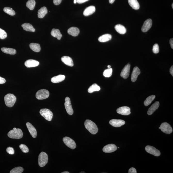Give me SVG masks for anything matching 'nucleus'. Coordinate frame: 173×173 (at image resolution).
Wrapping results in <instances>:
<instances>
[{
    "mask_svg": "<svg viewBox=\"0 0 173 173\" xmlns=\"http://www.w3.org/2000/svg\"><path fill=\"white\" fill-rule=\"evenodd\" d=\"M25 65L28 68L36 67L39 65V62L34 60L29 59L26 61Z\"/></svg>",
    "mask_w": 173,
    "mask_h": 173,
    "instance_id": "nucleus-17",
    "label": "nucleus"
},
{
    "mask_svg": "<svg viewBox=\"0 0 173 173\" xmlns=\"http://www.w3.org/2000/svg\"><path fill=\"white\" fill-rule=\"evenodd\" d=\"M115 29L120 34H124L126 33V30L125 27L122 25L118 24L116 25Z\"/></svg>",
    "mask_w": 173,
    "mask_h": 173,
    "instance_id": "nucleus-26",
    "label": "nucleus"
},
{
    "mask_svg": "<svg viewBox=\"0 0 173 173\" xmlns=\"http://www.w3.org/2000/svg\"><path fill=\"white\" fill-rule=\"evenodd\" d=\"M6 152L10 155H14V150L13 147H9L6 149Z\"/></svg>",
    "mask_w": 173,
    "mask_h": 173,
    "instance_id": "nucleus-41",
    "label": "nucleus"
},
{
    "mask_svg": "<svg viewBox=\"0 0 173 173\" xmlns=\"http://www.w3.org/2000/svg\"><path fill=\"white\" fill-rule=\"evenodd\" d=\"M115 0H109V2L110 4H113Z\"/></svg>",
    "mask_w": 173,
    "mask_h": 173,
    "instance_id": "nucleus-48",
    "label": "nucleus"
},
{
    "mask_svg": "<svg viewBox=\"0 0 173 173\" xmlns=\"http://www.w3.org/2000/svg\"><path fill=\"white\" fill-rule=\"evenodd\" d=\"M80 173H85V172H80Z\"/></svg>",
    "mask_w": 173,
    "mask_h": 173,
    "instance_id": "nucleus-52",
    "label": "nucleus"
},
{
    "mask_svg": "<svg viewBox=\"0 0 173 173\" xmlns=\"http://www.w3.org/2000/svg\"><path fill=\"white\" fill-rule=\"evenodd\" d=\"M8 136L9 138L13 139H19L22 137L23 133L20 129L14 128L13 130H11L9 132Z\"/></svg>",
    "mask_w": 173,
    "mask_h": 173,
    "instance_id": "nucleus-2",
    "label": "nucleus"
},
{
    "mask_svg": "<svg viewBox=\"0 0 173 173\" xmlns=\"http://www.w3.org/2000/svg\"><path fill=\"white\" fill-rule=\"evenodd\" d=\"M26 125L32 136L33 138H36L37 135V132L36 129L30 122H27Z\"/></svg>",
    "mask_w": 173,
    "mask_h": 173,
    "instance_id": "nucleus-16",
    "label": "nucleus"
},
{
    "mask_svg": "<svg viewBox=\"0 0 173 173\" xmlns=\"http://www.w3.org/2000/svg\"><path fill=\"white\" fill-rule=\"evenodd\" d=\"M16 97L13 94H8L4 97L5 104L6 106L9 107H13L16 101Z\"/></svg>",
    "mask_w": 173,
    "mask_h": 173,
    "instance_id": "nucleus-3",
    "label": "nucleus"
},
{
    "mask_svg": "<svg viewBox=\"0 0 173 173\" xmlns=\"http://www.w3.org/2000/svg\"><path fill=\"white\" fill-rule=\"evenodd\" d=\"M152 25V20L148 19L146 20L144 23L142 28V31L143 32H146L151 28Z\"/></svg>",
    "mask_w": 173,
    "mask_h": 173,
    "instance_id": "nucleus-15",
    "label": "nucleus"
},
{
    "mask_svg": "<svg viewBox=\"0 0 173 173\" xmlns=\"http://www.w3.org/2000/svg\"><path fill=\"white\" fill-rule=\"evenodd\" d=\"M85 127L89 132L92 134H95L98 133V129L94 122L90 120H86L84 123Z\"/></svg>",
    "mask_w": 173,
    "mask_h": 173,
    "instance_id": "nucleus-1",
    "label": "nucleus"
},
{
    "mask_svg": "<svg viewBox=\"0 0 173 173\" xmlns=\"http://www.w3.org/2000/svg\"><path fill=\"white\" fill-rule=\"evenodd\" d=\"M155 98V95H152L148 97L144 102V104L145 106H147L150 105L152 101L154 100Z\"/></svg>",
    "mask_w": 173,
    "mask_h": 173,
    "instance_id": "nucleus-34",
    "label": "nucleus"
},
{
    "mask_svg": "<svg viewBox=\"0 0 173 173\" xmlns=\"http://www.w3.org/2000/svg\"><path fill=\"white\" fill-rule=\"evenodd\" d=\"M68 33L73 36L76 37L79 34L80 30L78 28L72 27L68 30Z\"/></svg>",
    "mask_w": 173,
    "mask_h": 173,
    "instance_id": "nucleus-21",
    "label": "nucleus"
},
{
    "mask_svg": "<svg viewBox=\"0 0 173 173\" xmlns=\"http://www.w3.org/2000/svg\"><path fill=\"white\" fill-rule=\"evenodd\" d=\"M128 2L132 9L135 10H138L139 9V4L137 0H128Z\"/></svg>",
    "mask_w": 173,
    "mask_h": 173,
    "instance_id": "nucleus-27",
    "label": "nucleus"
},
{
    "mask_svg": "<svg viewBox=\"0 0 173 173\" xmlns=\"http://www.w3.org/2000/svg\"><path fill=\"white\" fill-rule=\"evenodd\" d=\"M65 106L66 112L69 115H73L74 111L72 107L70 98L69 97H66L65 99Z\"/></svg>",
    "mask_w": 173,
    "mask_h": 173,
    "instance_id": "nucleus-8",
    "label": "nucleus"
},
{
    "mask_svg": "<svg viewBox=\"0 0 173 173\" xmlns=\"http://www.w3.org/2000/svg\"><path fill=\"white\" fill-rule=\"evenodd\" d=\"M4 11L9 15L11 16H14L15 15V12L10 7H5L3 9Z\"/></svg>",
    "mask_w": 173,
    "mask_h": 173,
    "instance_id": "nucleus-35",
    "label": "nucleus"
},
{
    "mask_svg": "<svg viewBox=\"0 0 173 173\" xmlns=\"http://www.w3.org/2000/svg\"><path fill=\"white\" fill-rule=\"evenodd\" d=\"M62 173H69L68 171H64V172H62Z\"/></svg>",
    "mask_w": 173,
    "mask_h": 173,
    "instance_id": "nucleus-51",
    "label": "nucleus"
},
{
    "mask_svg": "<svg viewBox=\"0 0 173 173\" xmlns=\"http://www.w3.org/2000/svg\"><path fill=\"white\" fill-rule=\"evenodd\" d=\"M50 93L46 89H42L38 90L36 94V97L38 100H43L48 98Z\"/></svg>",
    "mask_w": 173,
    "mask_h": 173,
    "instance_id": "nucleus-6",
    "label": "nucleus"
},
{
    "mask_svg": "<svg viewBox=\"0 0 173 173\" xmlns=\"http://www.w3.org/2000/svg\"><path fill=\"white\" fill-rule=\"evenodd\" d=\"M172 8H173V3L172 4Z\"/></svg>",
    "mask_w": 173,
    "mask_h": 173,
    "instance_id": "nucleus-53",
    "label": "nucleus"
},
{
    "mask_svg": "<svg viewBox=\"0 0 173 173\" xmlns=\"http://www.w3.org/2000/svg\"><path fill=\"white\" fill-rule=\"evenodd\" d=\"M100 88L97 84L94 83L88 89V92L91 93L94 91H99L100 90Z\"/></svg>",
    "mask_w": 173,
    "mask_h": 173,
    "instance_id": "nucleus-31",
    "label": "nucleus"
},
{
    "mask_svg": "<svg viewBox=\"0 0 173 173\" xmlns=\"http://www.w3.org/2000/svg\"><path fill=\"white\" fill-rule=\"evenodd\" d=\"M48 13L47 9L46 7L41 8L38 11V17L40 18H42L46 15Z\"/></svg>",
    "mask_w": 173,
    "mask_h": 173,
    "instance_id": "nucleus-29",
    "label": "nucleus"
},
{
    "mask_svg": "<svg viewBox=\"0 0 173 173\" xmlns=\"http://www.w3.org/2000/svg\"><path fill=\"white\" fill-rule=\"evenodd\" d=\"M116 146L115 145L112 144L106 145L104 147L103 151L106 153H110L115 151L117 150Z\"/></svg>",
    "mask_w": 173,
    "mask_h": 173,
    "instance_id": "nucleus-12",
    "label": "nucleus"
},
{
    "mask_svg": "<svg viewBox=\"0 0 173 173\" xmlns=\"http://www.w3.org/2000/svg\"><path fill=\"white\" fill-rule=\"evenodd\" d=\"M40 114L48 121H51L53 117L52 112L48 109H42L40 110Z\"/></svg>",
    "mask_w": 173,
    "mask_h": 173,
    "instance_id": "nucleus-5",
    "label": "nucleus"
},
{
    "mask_svg": "<svg viewBox=\"0 0 173 173\" xmlns=\"http://www.w3.org/2000/svg\"><path fill=\"white\" fill-rule=\"evenodd\" d=\"M30 46L33 51L38 52L41 51V48L39 44L31 43L30 44Z\"/></svg>",
    "mask_w": 173,
    "mask_h": 173,
    "instance_id": "nucleus-32",
    "label": "nucleus"
},
{
    "mask_svg": "<svg viewBox=\"0 0 173 173\" xmlns=\"http://www.w3.org/2000/svg\"><path fill=\"white\" fill-rule=\"evenodd\" d=\"M24 169L21 167L14 168L10 171V173H22Z\"/></svg>",
    "mask_w": 173,
    "mask_h": 173,
    "instance_id": "nucleus-37",
    "label": "nucleus"
},
{
    "mask_svg": "<svg viewBox=\"0 0 173 173\" xmlns=\"http://www.w3.org/2000/svg\"><path fill=\"white\" fill-rule=\"evenodd\" d=\"M117 112L118 114L124 115H129L131 113L130 108L127 106L119 107L117 109Z\"/></svg>",
    "mask_w": 173,
    "mask_h": 173,
    "instance_id": "nucleus-13",
    "label": "nucleus"
},
{
    "mask_svg": "<svg viewBox=\"0 0 173 173\" xmlns=\"http://www.w3.org/2000/svg\"><path fill=\"white\" fill-rule=\"evenodd\" d=\"M61 60L62 62L67 66H74V62L73 60L70 57L64 56L61 58Z\"/></svg>",
    "mask_w": 173,
    "mask_h": 173,
    "instance_id": "nucleus-19",
    "label": "nucleus"
},
{
    "mask_svg": "<svg viewBox=\"0 0 173 173\" xmlns=\"http://www.w3.org/2000/svg\"><path fill=\"white\" fill-rule=\"evenodd\" d=\"M170 45H171V48L172 49H173V38H171L170 40Z\"/></svg>",
    "mask_w": 173,
    "mask_h": 173,
    "instance_id": "nucleus-46",
    "label": "nucleus"
},
{
    "mask_svg": "<svg viewBox=\"0 0 173 173\" xmlns=\"http://www.w3.org/2000/svg\"><path fill=\"white\" fill-rule=\"evenodd\" d=\"M62 1V0H53V3L54 5H58L61 3Z\"/></svg>",
    "mask_w": 173,
    "mask_h": 173,
    "instance_id": "nucleus-43",
    "label": "nucleus"
},
{
    "mask_svg": "<svg viewBox=\"0 0 173 173\" xmlns=\"http://www.w3.org/2000/svg\"><path fill=\"white\" fill-rule=\"evenodd\" d=\"M95 11V8L94 6H88L85 9L83 12V15L85 16H88L93 14Z\"/></svg>",
    "mask_w": 173,
    "mask_h": 173,
    "instance_id": "nucleus-20",
    "label": "nucleus"
},
{
    "mask_svg": "<svg viewBox=\"0 0 173 173\" xmlns=\"http://www.w3.org/2000/svg\"><path fill=\"white\" fill-rule=\"evenodd\" d=\"M6 80L4 78L0 77V84H3L6 82Z\"/></svg>",
    "mask_w": 173,
    "mask_h": 173,
    "instance_id": "nucleus-44",
    "label": "nucleus"
},
{
    "mask_svg": "<svg viewBox=\"0 0 173 173\" xmlns=\"http://www.w3.org/2000/svg\"><path fill=\"white\" fill-rule=\"evenodd\" d=\"M112 36L111 34H106L103 35L98 38V41L99 42H108L111 39Z\"/></svg>",
    "mask_w": 173,
    "mask_h": 173,
    "instance_id": "nucleus-24",
    "label": "nucleus"
},
{
    "mask_svg": "<svg viewBox=\"0 0 173 173\" xmlns=\"http://www.w3.org/2000/svg\"><path fill=\"white\" fill-rule=\"evenodd\" d=\"M159 106V103L158 102H155L154 104L152 105L151 107L147 111V114L148 115H151L153 113L155 110L158 108Z\"/></svg>",
    "mask_w": 173,
    "mask_h": 173,
    "instance_id": "nucleus-22",
    "label": "nucleus"
},
{
    "mask_svg": "<svg viewBox=\"0 0 173 173\" xmlns=\"http://www.w3.org/2000/svg\"><path fill=\"white\" fill-rule=\"evenodd\" d=\"M7 37V33L5 30H2L0 28V39H5Z\"/></svg>",
    "mask_w": 173,
    "mask_h": 173,
    "instance_id": "nucleus-38",
    "label": "nucleus"
},
{
    "mask_svg": "<svg viewBox=\"0 0 173 173\" xmlns=\"http://www.w3.org/2000/svg\"><path fill=\"white\" fill-rule=\"evenodd\" d=\"M170 73L171 75L173 76V66H171V68L170 69Z\"/></svg>",
    "mask_w": 173,
    "mask_h": 173,
    "instance_id": "nucleus-47",
    "label": "nucleus"
},
{
    "mask_svg": "<svg viewBox=\"0 0 173 173\" xmlns=\"http://www.w3.org/2000/svg\"><path fill=\"white\" fill-rule=\"evenodd\" d=\"M1 50L4 53L11 55H14L16 53V50L15 49L11 48L3 47L1 48Z\"/></svg>",
    "mask_w": 173,
    "mask_h": 173,
    "instance_id": "nucleus-25",
    "label": "nucleus"
},
{
    "mask_svg": "<svg viewBox=\"0 0 173 173\" xmlns=\"http://www.w3.org/2000/svg\"><path fill=\"white\" fill-rule=\"evenodd\" d=\"M51 34L53 37L57 38L58 40H60L62 37V34L58 29H53L51 32Z\"/></svg>",
    "mask_w": 173,
    "mask_h": 173,
    "instance_id": "nucleus-23",
    "label": "nucleus"
},
{
    "mask_svg": "<svg viewBox=\"0 0 173 173\" xmlns=\"http://www.w3.org/2000/svg\"><path fill=\"white\" fill-rule=\"evenodd\" d=\"M107 67L108 68H111V66H110V65H108L107 66Z\"/></svg>",
    "mask_w": 173,
    "mask_h": 173,
    "instance_id": "nucleus-50",
    "label": "nucleus"
},
{
    "mask_svg": "<svg viewBox=\"0 0 173 173\" xmlns=\"http://www.w3.org/2000/svg\"><path fill=\"white\" fill-rule=\"evenodd\" d=\"M88 1L89 0H77V1L78 3L82 4Z\"/></svg>",
    "mask_w": 173,
    "mask_h": 173,
    "instance_id": "nucleus-45",
    "label": "nucleus"
},
{
    "mask_svg": "<svg viewBox=\"0 0 173 173\" xmlns=\"http://www.w3.org/2000/svg\"><path fill=\"white\" fill-rule=\"evenodd\" d=\"M130 65L129 64H128L125 66V67L121 72L120 75L122 78L124 79H126L129 76Z\"/></svg>",
    "mask_w": 173,
    "mask_h": 173,
    "instance_id": "nucleus-11",
    "label": "nucleus"
},
{
    "mask_svg": "<svg viewBox=\"0 0 173 173\" xmlns=\"http://www.w3.org/2000/svg\"><path fill=\"white\" fill-rule=\"evenodd\" d=\"M19 147L23 152L27 153L29 152V148L26 145L23 144H21L19 146Z\"/></svg>",
    "mask_w": 173,
    "mask_h": 173,
    "instance_id": "nucleus-39",
    "label": "nucleus"
},
{
    "mask_svg": "<svg viewBox=\"0 0 173 173\" xmlns=\"http://www.w3.org/2000/svg\"><path fill=\"white\" fill-rule=\"evenodd\" d=\"M65 78V75H59L57 76L53 77L51 79L52 82L54 83H58L62 82Z\"/></svg>",
    "mask_w": 173,
    "mask_h": 173,
    "instance_id": "nucleus-28",
    "label": "nucleus"
},
{
    "mask_svg": "<svg viewBox=\"0 0 173 173\" xmlns=\"http://www.w3.org/2000/svg\"><path fill=\"white\" fill-rule=\"evenodd\" d=\"M74 4L76 3L77 2V0H74Z\"/></svg>",
    "mask_w": 173,
    "mask_h": 173,
    "instance_id": "nucleus-49",
    "label": "nucleus"
},
{
    "mask_svg": "<svg viewBox=\"0 0 173 173\" xmlns=\"http://www.w3.org/2000/svg\"><path fill=\"white\" fill-rule=\"evenodd\" d=\"M23 30L27 31L34 32L35 29L33 27L32 25L29 23H25L22 25Z\"/></svg>",
    "mask_w": 173,
    "mask_h": 173,
    "instance_id": "nucleus-30",
    "label": "nucleus"
},
{
    "mask_svg": "<svg viewBox=\"0 0 173 173\" xmlns=\"http://www.w3.org/2000/svg\"><path fill=\"white\" fill-rule=\"evenodd\" d=\"M63 141L65 145L71 149H75L76 147V143L72 138L68 137H64Z\"/></svg>",
    "mask_w": 173,
    "mask_h": 173,
    "instance_id": "nucleus-7",
    "label": "nucleus"
},
{
    "mask_svg": "<svg viewBox=\"0 0 173 173\" xmlns=\"http://www.w3.org/2000/svg\"><path fill=\"white\" fill-rule=\"evenodd\" d=\"M152 50L153 52L155 54H158L159 52V46L158 44H155L153 46Z\"/></svg>",
    "mask_w": 173,
    "mask_h": 173,
    "instance_id": "nucleus-40",
    "label": "nucleus"
},
{
    "mask_svg": "<svg viewBox=\"0 0 173 173\" xmlns=\"http://www.w3.org/2000/svg\"><path fill=\"white\" fill-rule=\"evenodd\" d=\"M146 151L149 154L156 156H159L160 155V152L159 150L155 148L150 146H147L145 147Z\"/></svg>",
    "mask_w": 173,
    "mask_h": 173,
    "instance_id": "nucleus-10",
    "label": "nucleus"
},
{
    "mask_svg": "<svg viewBox=\"0 0 173 173\" xmlns=\"http://www.w3.org/2000/svg\"><path fill=\"white\" fill-rule=\"evenodd\" d=\"M109 123L111 125L116 127H120L125 123V121L121 119H112L110 121Z\"/></svg>",
    "mask_w": 173,
    "mask_h": 173,
    "instance_id": "nucleus-14",
    "label": "nucleus"
},
{
    "mask_svg": "<svg viewBox=\"0 0 173 173\" xmlns=\"http://www.w3.org/2000/svg\"><path fill=\"white\" fill-rule=\"evenodd\" d=\"M160 129L162 132L166 134H170L173 131L172 127L167 122L162 123L161 125Z\"/></svg>",
    "mask_w": 173,
    "mask_h": 173,
    "instance_id": "nucleus-9",
    "label": "nucleus"
},
{
    "mask_svg": "<svg viewBox=\"0 0 173 173\" xmlns=\"http://www.w3.org/2000/svg\"><path fill=\"white\" fill-rule=\"evenodd\" d=\"M140 70L138 67H135L133 70L131 76V81L135 82L137 79L138 75L140 74Z\"/></svg>",
    "mask_w": 173,
    "mask_h": 173,
    "instance_id": "nucleus-18",
    "label": "nucleus"
},
{
    "mask_svg": "<svg viewBox=\"0 0 173 173\" xmlns=\"http://www.w3.org/2000/svg\"><path fill=\"white\" fill-rule=\"evenodd\" d=\"M48 157L46 153L42 152L40 153L38 156V163L40 167H43L47 164Z\"/></svg>",
    "mask_w": 173,
    "mask_h": 173,
    "instance_id": "nucleus-4",
    "label": "nucleus"
},
{
    "mask_svg": "<svg viewBox=\"0 0 173 173\" xmlns=\"http://www.w3.org/2000/svg\"><path fill=\"white\" fill-rule=\"evenodd\" d=\"M129 173H136V169L133 167H132L128 171Z\"/></svg>",
    "mask_w": 173,
    "mask_h": 173,
    "instance_id": "nucleus-42",
    "label": "nucleus"
},
{
    "mask_svg": "<svg viewBox=\"0 0 173 173\" xmlns=\"http://www.w3.org/2000/svg\"><path fill=\"white\" fill-rule=\"evenodd\" d=\"M36 4L35 0H29L26 3V6L30 10H33Z\"/></svg>",
    "mask_w": 173,
    "mask_h": 173,
    "instance_id": "nucleus-33",
    "label": "nucleus"
},
{
    "mask_svg": "<svg viewBox=\"0 0 173 173\" xmlns=\"http://www.w3.org/2000/svg\"><path fill=\"white\" fill-rule=\"evenodd\" d=\"M112 69L111 68H108L105 70L103 73L104 76L105 77H110L112 75Z\"/></svg>",
    "mask_w": 173,
    "mask_h": 173,
    "instance_id": "nucleus-36",
    "label": "nucleus"
}]
</instances>
